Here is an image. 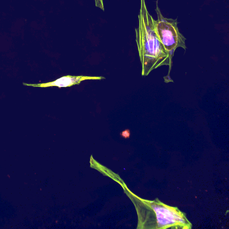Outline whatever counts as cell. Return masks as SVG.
<instances>
[{
  "label": "cell",
  "mask_w": 229,
  "mask_h": 229,
  "mask_svg": "<svg viewBox=\"0 0 229 229\" xmlns=\"http://www.w3.org/2000/svg\"><path fill=\"white\" fill-rule=\"evenodd\" d=\"M139 25L135 29L136 42L142 66V75L163 65H172V58L158 36L153 18L147 9L145 0H141Z\"/></svg>",
  "instance_id": "cell-1"
},
{
  "label": "cell",
  "mask_w": 229,
  "mask_h": 229,
  "mask_svg": "<svg viewBox=\"0 0 229 229\" xmlns=\"http://www.w3.org/2000/svg\"><path fill=\"white\" fill-rule=\"evenodd\" d=\"M158 1L155 9L158 19L154 20V29L165 49L172 57L178 48L186 50V38L179 32L177 19L166 18L162 16L158 7Z\"/></svg>",
  "instance_id": "cell-3"
},
{
  "label": "cell",
  "mask_w": 229,
  "mask_h": 229,
  "mask_svg": "<svg viewBox=\"0 0 229 229\" xmlns=\"http://www.w3.org/2000/svg\"><path fill=\"white\" fill-rule=\"evenodd\" d=\"M102 77H90L85 76H64L54 81L42 84H27L23 83L24 85L33 87H46L51 86H57L59 88L70 87L75 85H79L82 82L86 80H101L104 79Z\"/></svg>",
  "instance_id": "cell-4"
},
{
  "label": "cell",
  "mask_w": 229,
  "mask_h": 229,
  "mask_svg": "<svg viewBox=\"0 0 229 229\" xmlns=\"http://www.w3.org/2000/svg\"><path fill=\"white\" fill-rule=\"evenodd\" d=\"M95 6L98 7L103 11H104V5H103V0H94Z\"/></svg>",
  "instance_id": "cell-5"
},
{
  "label": "cell",
  "mask_w": 229,
  "mask_h": 229,
  "mask_svg": "<svg viewBox=\"0 0 229 229\" xmlns=\"http://www.w3.org/2000/svg\"><path fill=\"white\" fill-rule=\"evenodd\" d=\"M138 216L137 229H191L192 224L178 208L166 205L158 198L154 200L134 196Z\"/></svg>",
  "instance_id": "cell-2"
},
{
  "label": "cell",
  "mask_w": 229,
  "mask_h": 229,
  "mask_svg": "<svg viewBox=\"0 0 229 229\" xmlns=\"http://www.w3.org/2000/svg\"><path fill=\"white\" fill-rule=\"evenodd\" d=\"M120 135L122 137H124V138H128L130 137V131L128 129H126L124 130L123 132H122L120 133Z\"/></svg>",
  "instance_id": "cell-6"
}]
</instances>
